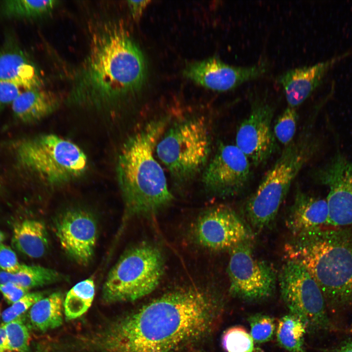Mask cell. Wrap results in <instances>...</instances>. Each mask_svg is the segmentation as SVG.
I'll use <instances>...</instances> for the list:
<instances>
[{"label":"cell","mask_w":352,"mask_h":352,"mask_svg":"<svg viewBox=\"0 0 352 352\" xmlns=\"http://www.w3.org/2000/svg\"><path fill=\"white\" fill-rule=\"evenodd\" d=\"M251 242L230 250L227 272L231 294L243 301L255 302L273 294L277 275L270 263L255 257Z\"/></svg>","instance_id":"obj_10"},{"label":"cell","mask_w":352,"mask_h":352,"mask_svg":"<svg viewBox=\"0 0 352 352\" xmlns=\"http://www.w3.org/2000/svg\"><path fill=\"white\" fill-rule=\"evenodd\" d=\"M0 352H9L5 331L3 325L0 326Z\"/></svg>","instance_id":"obj_36"},{"label":"cell","mask_w":352,"mask_h":352,"mask_svg":"<svg viewBox=\"0 0 352 352\" xmlns=\"http://www.w3.org/2000/svg\"><path fill=\"white\" fill-rule=\"evenodd\" d=\"M94 294L95 286L92 278L81 281L73 286L64 301L66 319H74L84 314L91 306Z\"/></svg>","instance_id":"obj_25"},{"label":"cell","mask_w":352,"mask_h":352,"mask_svg":"<svg viewBox=\"0 0 352 352\" xmlns=\"http://www.w3.org/2000/svg\"><path fill=\"white\" fill-rule=\"evenodd\" d=\"M63 298L61 293H53L35 303L30 308L28 318L36 330L45 331L63 323Z\"/></svg>","instance_id":"obj_22"},{"label":"cell","mask_w":352,"mask_h":352,"mask_svg":"<svg viewBox=\"0 0 352 352\" xmlns=\"http://www.w3.org/2000/svg\"><path fill=\"white\" fill-rule=\"evenodd\" d=\"M321 140L309 125L285 147L245 205L252 229L262 231L275 220L291 185L302 168L318 153Z\"/></svg>","instance_id":"obj_5"},{"label":"cell","mask_w":352,"mask_h":352,"mask_svg":"<svg viewBox=\"0 0 352 352\" xmlns=\"http://www.w3.org/2000/svg\"></svg>","instance_id":"obj_39"},{"label":"cell","mask_w":352,"mask_h":352,"mask_svg":"<svg viewBox=\"0 0 352 352\" xmlns=\"http://www.w3.org/2000/svg\"><path fill=\"white\" fill-rule=\"evenodd\" d=\"M329 217L326 198L297 190L286 219V225L293 237L327 225Z\"/></svg>","instance_id":"obj_18"},{"label":"cell","mask_w":352,"mask_h":352,"mask_svg":"<svg viewBox=\"0 0 352 352\" xmlns=\"http://www.w3.org/2000/svg\"><path fill=\"white\" fill-rule=\"evenodd\" d=\"M274 110L273 107L265 100H255L249 114L236 132V146L250 163L256 166L265 163L276 150V138L272 129Z\"/></svg>","instance_id":"obj_14"},{"label":"cell","mask_w":352,"mask_h":352,"mask_svg":"<svg viewBox=\"0 0 352 352\" xmlns=\"http://www.w3.org/2000/svg\"><path fill=\"white\" fill-rule=\"evenodd\" d=\"M16 156L23 169L51 186L78 178L88 165L86 154L78 145L51 133L21 141L16 147Z\"/></svg>","instance_id":"obj_6"},{"label":"cell","mask_w":352,"mask_h":352,"mask_svg":"<svg viewBox=\"0 0 352 352\" xmlns=\"http://www.w3.org/2000/svg\"><path fill=\"white\" fill-rule=\"evenodd\" d=\"M13 246L19 252L30 258L43 256L49 246L47 230L38 220L25 219L15 222L12 237Z\"/></svg>","instance_id":"obj_21"},{"label":"cell","mask_w":352,"mask_h":352,"mask_svg":"<svg viewBox=\"0 0 352 352\" xmlns=\"http://www.w3.org/2000/svg\"><path fill=\"white\" fill-rule=\"evenodd\" d=\"M266 70L263 64L237 67L228 65L218 58L211 57L189 64L184 68L183 74L199 85L214 91L223 92L260 77Z\"/></svg>","instance_id":"obj_16"},{"label":"cell","mask_w":352,"mask_h":352,"mask_svg":"<svg viewBox=\"0 0 352 352\" xmlns=\"http://www.w3.org/2000/svg\"><path fill=\"white\" fill-rule=\"evenodd\" d=\"M250 164L236 145L220 144L203 172L202 182L205 189L219 197L239 195L249 183Z\"/></svg>","instance_id":"obj_12"},{"label":"cell","mask_w":352,"mask_h":352,"mask_svg":"<svg viewBox=\"0 0 352 352\" xmlns=\"http://www.w3.org/2000/svg\"><path fill=\"white\" fill-rule=\"evenodd\" d=\"M163 271V258L157 247L146 243L132 247L110 270L103 286V299L114 303L142 298L155 289Z\"/></svg>","instance_id":"obj_8"},{"label":"cell","mask_w":352,"mask_h":352,"mask_svg":"<svg viewBox=\"0 0 352 352\" xmlns=\"http://www.w3.org/2000/svg\"><path fill=\"white\" fill-rule=\"evenodd\" d=\"M298 115L296 108L287 107L279 117L274 128L276 139L287 146L294 139L296 133Z\"/></svg>","instance_id":"obj_29"},{"label":"cell","mask_w":352,"mask_h":352,"mask_svg":"<svg viewBox=\"0 0 352 352\" xmlns=\"http://www.w3.org/2000/svg\"><path fill=\"white\" fill-rule=\"evenodd\" d=\"M29 289L12 283L0 284V292L9 304L16 302L26 294Z\"/></svg>","instance_id":"obj_34"},{"label":"cell","mask_w":352,"mask_h":352,"mask_svg":"<svg viewBox=\"0 0 352 352\" xmlns=\"http://www.w3.org/2000/svg\"><path fill=\"white\" fill-rule=\"evenodd\" d=\"M193 234L200 245L216 251L230 250L253 237L250 227L233 209L224 205L213 207L201 215Z\"/></svg>","instance_id":"obj_13"},{"label":"cell","mask_w":352,"mask_h":352,"mask_svg":"<svg viewBox=\"0 0 352 352\" xmlns=\"http://www.w3.org/2000/svg\"><path fill=\"white\" fill-rule=\"evenodd\" d=\"M221 345L226 352H254L255 350L250 334L241 326L225 330L222 335Z\"/></svg>","instance_id":"obj_27"},{"label":"cell","mask_w":352,"mask_h":352,"mask_svg":"<svg viewBox=\"0 0 352 352\" xmlns=\"http://www.w3.org/2000/svg\"><path fill=\"white\" fill-rule=\"evenodd\" d=\"M352 51L347 52L325 62L289 70L278 78L288 106L296 108L301 105L321 84L326 73L337 62Z\"/></svg>","instance_id":"obj_17"},{"label":"cell","mask_w":352,"mask_h":352,"mask_svg":"<svg viewBox=\"0 0 352 352\" xmlns=\"http://www.w3.org/2000/svg\"><path fill=\"white\" fill-rule=\"evenodd\" d=\"M170 117L147 122L123 143L116 163L117 181L126 217L152 215L173 200L164 172L154 152Z\"/></svg>","instance_id":"obj_3"},{"label":"cell","mask_w":352,"mask_h":352,"mask_svg":"<svg viewBox=\"0 0 352 352\" xmlns=\"http://www.w3.org/2000/svg\"><path fill=\"white\" fill-rule=\"evenodd\" d=\"M63 278L58 271L39 265L22 264L19 271L14 274L0 270V284L12 283L29 289L59 281Z\"/></svg>","instance_id":"obj_23"},{"label":"cell","mask_w":352,"mask_h":352,"mask_svg":"<svg viewBox=\"0 0 352 352\" xmlns=\"http://www.w3.org/2000/svg\"><path fill=\"white\" fill-rule=\"evenodd\" d=\"M4 234L1 231H0V243H1L4 240Z\"/></svg>","instance_id":"obj_38"},{"label":"cell","mask_w":352,"mask_h":352,"mask_svg":"<svg viewBox=\"0 0 352 352\" xmlns=\"http://www.w3.org/2000/svg\"><path fill=\"white\" fill-rule=\"evenodd\" d=\"M250 335L254 342L261 344L270 341L276 332L273 318L262 313L252 315L248 318Z\"/></svg>","instance_id":"obj_30"},{"label":"cell","mask_w":352,"mask_h":352,"mask_svg":"<svg viewBox=\"0 0 352 352\" xmlns=\"http://www.w3.org/2000/svg\"><path fill=\"white\" fill-rule=\"evenodd\" d=\"M211 142L203 117L190 116L175 121L166 129L155 148L158 158L177 183H187L206 166Z\"/></svg>","instance_id":"obj_7"},{"label":"cell","mask_w":352,"mask_h":352,"mask_svg":"<svg viewBox=\"0 0 352 352\" xmlns=\"http://www.w3.org/2000/svg\"><path fill=\"white\" fill-rule=\"evenodd\" d=\"M281 298L289 313L312 332L333 329L322 292L311 275L299 263L287 260L278 276Z\"/></svg>","instance_id":"obj_9"},{"label":"cell","mask_w":352,"mask_h":352,"mask_svg":"<svg viewBox=\"0 0 352 352\" xmlns=\"http://www.w3.org/2000/svg\"><path fill=\"white\" fill-rule=\"evenodd\" d=\"M21 88L14 84L0 80V112L11 105L22 92Z\"/></svg>","instance_id":"obj_33"},{"label":"cell","mask_w":352,"mask_h":352,"mask_svg":"<svg viewBox=\"0 0 352 352\" xmlns=\"http://www.w3.org/2000/svg\"><path fill=\"white\" fill-rule=\"evenodd\" d=\"M43 297L44 293L41 292H28L26 294L2 312L1 318L3 324L21 317Z\"/></svg>","instance_id":"obj_31"},{"label":"cell","mask_w":352,"mask_h":352,"mask_svg":"<svg viewBox=\"0 0 352 352\" xmlns=\"http://www.w3.org/2000/svg\"><path fill=\"white\" fill-rule=\"evenodd\" d=\"M15 252L8 246L0 243V269L8 273H17L21 266Z\"/></svg>","instance_id":"obj_32"},{"label":"cell","mask_w":352,"mask_h":352,"mask_svg":"<svg viewBox=\"0 0 352 352\" xmlns=\"http://www.w3.org/2000/svg\"><path fill=\"white\" fill-rule=\"evenodd\" d=\"M54 227L65 252L81 264L89 263L94 254L98 231L92 215L81 209L67 210L56 220Z\"/></svg>","instance_id":"obj_15"},{"label":"cell","mask_w":352,"mask_h":352,"mask_svg":"<svg viewBox=\"0 0 352 352\" xmlns=\"http://www.w3.org/2000/svg\"><path fill=\"white\" fill-rule=\"evenodd\" d=\"M314 180L328 189L327 225L352 227V160L339 151L313 172Z\"/></svg>","instance_id":"obj_11"},{"label":"cell","mask_w":352,"mask_h":352,"mask_svg":"<svg viewBox=\"0 0 352 352\" xmlns=\"http://www.w3.org/2000/svg\"><path fill=\"white\" fill-rule=\"evenodd\" d=\"M146 75L144 56L122 22H104L93 31L66 101L85 108H113L141 89Z\"/></svg>","instance_id":"obj_2"},{"label":"cell","mask_w":352,"mask_h":352,"mask_svg":"<svg viewBox=\"0 0 352 352\" xmlns=\"http://www.w3.org/2000/svg\"><path fill=\"white\" fill-rule=\"evenodd\" d=\"M59 98L42 88L22 91L11 104L13 114L25 124L37 122L50 115L60 105Z\"/></svg>","instance_id":"obj_20"},{"label":"cell","mask_w":352,"mask_h":352,"mask_svg":"<svg viewBox=\"0 0 352 352\" xmlns=\"http://www.w3.org/2000/svg\"><path fill=\"white\" fill-rule=\"evenodd\" d=\"M221 308L209 294L195 288L164 294L122 319L110 332L111 352H176L209 332Z\"/></svg>","instance_id":"obj_1"},{"label":"cell","mask_w":352,"mask_h":352,"mask_svg":"<svg viewBox=\"0 0 352 352\" xmlns=\"http://www.w3.org/2000/svg\"><path fill=\"white\" fill-rule=\"evenodd\" d=\"M150 0H128L127 4L133 19L138 21Z\"/></svg>","instance_id":"obj_35"},{"label":"cell","mask_w":352,"mask_h":352,"mask_svg":"<svg viewBox=\"0 0 352 352\" xmlns=\"http://www.w3.org/2000/svg\"><path fill=\"white\" fill-rule=\"evenodd\" d=\"M287 260L304 266L319 286L328 310L352 312V230L321 228L286 242Z\"/></svg>","instance_id":"obj_4"},{"label":"cell","mask_w":352,"mask_h":352,"mask_svg":"<svg viewBox=\"0 0 352 352\" xmlns=\"http://www.w3.org/2000/svg\"><path fill=\"white\" fill-rule=\"evenodd\" d=\"M9 352H29L30 334L21 317L2 325Z\"/></svg>","instance_id":"obj_28"},{"label":"cell","mask_w":352,"mask_h":352,"mask_svg":"<svg viewBox=\"0 0 352 352\" xmlns=\"http://www.w3.org/2000/svg\"><path fill=\"white\" fill-rule=\"evenodd\" d=\"M333 352H352V340L344 342L336 348Z\"/></svg>","instance_id":"obj_37"},{"label":"cell","mask_w":352,"mask_h":352,"mask_svg":"<svg viewBox=\"0 0 352 352\" xmlns=\"http://www.w3.org/2000/svg\"><path fill=\"white\" fill-rule=\"evenodd\" d=\"M0 80L14 84L24 90L43 86L35 64L21 48L11 43L0 48Z\"/></svg>","instance_id":"obj_19"},{"label":"cell","mask_w":352,"mask_h":352,"mask_svg":"<svg viewBox=\"0 0 352 352\" xmlns=\"http://www.w3.org/2000/svg\"><path fill=\"white\" fill-rule=\"evenodd\" d=\"M307 329L294 315L288 313L278 321L276 330L278 344L288 352H306L304 336Z\"/></svg>","instance_id":"obj_24"},{"label":"cell","mask_w":352,"mask_h":352,"mask_svg":"<svg viewBox=\"0 0 352 352\" xmlns=\"http://www.w3.org/2000/svg\"><path fill=\"white\" fill-rule=\"evenodd\" d=\"M58 3L54 0H9L3 1L1 8L3 15L8 17L33 18L49 13Z\"/></svg>","instance_id":"obj_26"}]
</instances>
